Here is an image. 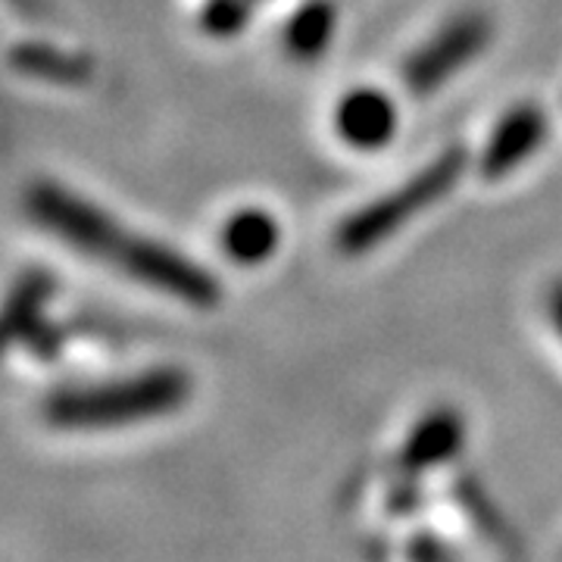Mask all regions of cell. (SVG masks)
Wrapping results in <instances>:
<instances>
[{"instance_id": "obj_1", "label": "cell", "mask_w": 562, "mask_h": 562, "mask_svg": "<svg viewBox=\"0 0 562 562\" xmlns=\"http://www.w3.org/2000/svg\"><path fill=\"white\" fill-rule=\"evenodd\" d=\"M25 210H29V220L41 225L44 232H50L57 241L160 294H169L191 306L220 303V281L210 269H203L191 257H184L166 244L122 228L106 210L72 194L57 181L29 184Z\"/></svg>"}, {"instance_id": "obj_2", "label": "cell", "mask_w": 562, "mask_h": 562, "mask_svg": "<svg viewBox=\"0 0 562 562\" xmlns=\"http://www.w3.org/2000/svg\"><path fill=\"white\" fill-rule=\"evenodd\" d=\"M191 397V379L179 366L147 369L128 379L103 384L63 387L44 401V419L66 431L122 428L138 422L162 419L181 409Z\"/></svg>"}, {"instance_id": "obj_3", "label": "cell", "mask_w": 562, "mask_h": 562, "mask_svg": "<svg viewBox=\"0 0 562 562\" xmlns=\"http://www.w3.org/2000/svg\"><path fill=\"white\" fill-rule=\"evenodd\" d=\"M465 166H469V150L462 144L447 147L443 154H438L425 169L409 176L394 191H387L379 201L353 210L335 232L338 250L347 257H360L366 250L384 244L397 228L416 220L422 210H428L441 198H447L457 188V181L462 179Z\"/></svg>"}, {"instance_id": "obj_4", "label": "cell", "mask_w": 562, "mask_h": 562, "mask_svg": "<svg viewBox=\"0 0 562 562\" xmlns=\"http://www.w3.org/2000/svg\"><path fill=\"white\" fill-rule=\"evenodd\" d=\"M491 41V22L482 13H462L450 20L431 41L403 66V81L416 98H431L441 85L453 79L460 69L475 60Z\"/></svg>"}, {"instance_id": "obj_5", "label": "cell", "mask_w": 562, "mask_h": 562, "mask_svg": "<svg viewBox=\"0 0 562 562\" xmlns=\"http://www.w3.org/2000/svg\"><path fill=\"white\" fill-rule=\"evenodd\" d=\"M547 140V116L538 103H516L494 125L491 138L479 157L484 181H501L516 172L528 157H535Z\"/></svg>"}, {"instance_id": "obj_6", "label": "cell", "mask_w": 562, "mask_h": 562, "mask_svg": "<svg viewBox=\"0 0 562 562\" xmlns=\"http://www.w3.org/2000/svg\"><path fill=\"white\" fill-rule=\"evenodd\" d=\"M397 106L384 94L382 88L360 85L347 91L338 106H335V132L338 138L360 150V154H375L394 140L397 132Z\"/></svg>"}, {"instance_id": "obj_7", "label": "cell", "mask_w": 562, "mask_h": 562, "mask_svg": "<svg viewBox=\"0 0 562 562\" xmlns=\"http://www.w3.org/2000/svg\"><path fill=\"white\" fill-rule=\"evenodd\" d=\"M465 441V425L453 409H431L425 413L406 435L397 457V469L406 479L441 469L443 462L457 460Z\"/></svg>"}, {"instance_id": "obj_8", "label": "cell", "mask_w": 562, "mask_h": 562, "mask_svg": "<svg viewBox=\"0 0 562 562\" xmlns=\"http://www.w3.org/2000/svg\"><path fill=\"white\" fill-rule=\"evenodd\" d=\"M281 228L272 213L260 206L235 210L220 228L222 254L238 266H260L279 250Z\"/></svg>"}, {"instance_id": "obj_9", "label": "cell", "mask_w": 562, "mask_h": 562, "mask_svg": "<svg viewBox=\"0 0 562 562\" xmlns=\"http://www.w3.org/2000/svg\"><path fill=\"white\" fill-rule=\"evenodd\" d=\"M10 69L38 81H54V85H81L94 76V63L85 54L63 50L54 44L41 41H20L10 47Z\"/></svg>"}, {"instance_id": "obj_10", "label": "cell", "mask_w": 562, "mask_h": 562, "mask_svg": "<svg viewBox=\"0 0 562 562\" xmlns=\"http://www.w3.org/2000/svg\"><path fill=\"white\" fill-rule=\"evenodd\" d=\"M50 288H54V281L44 272H25L16 281V288L7 301V341L29 344V347H38L44 341L47 353H50V338H47L50 328L41 316L50 301Z\"/></svg>"}, {"instance_id": "obj_11", "label": "cell", "mask_w": 562, "mask_h": 562, "mask_svg": "<svg viewBox=\"0 0 562 562\" xmlns=\"http://www.w3.org/2000/svg\"><path fill=\"white\" fill-rule=\"evenodd\" d=\"M338 22L335 0H306L284 25V47L294 60H316L328 50Z\"/></svg>"}, {"instance_id": "obj_12", "label": "cell", "mask_w": 562, "mask_h": 562, "mask_svg": "<svg viewBox=\"0 0 562 562\" xmlns=\"http://www.w3.org/2000/svg\"><path fill=\"white\" fill-rule=\"evenodd\" d=\"M457 501H460L462 513L469 516V522L482 531L484 538L497 547H513V535L501 519V513L494 509V503L487 501V494L482 491V484L475 479H457Z\"/></svg>"}, {"instance_id": "obj_13", "label": "cell", "mask_w": 562, "mask_h": 562, "mask_svg": "<svg viewBox=\"0 0 562 562\" xmlns=\"http://www.w3.org/2000/svg\"><path fill=\"white\" fill-rule=\"evenodd\" d=\"M254 16L250 0H206L201 13V29L213 38H232Z\"/></svg>"}, {"instance_id": "obj_14", "label": "cell", "mask_w": 562, "mask_h": 562, "mask_svg": "<svg viewBox=\"0 0 562 562\" xmlns=\"http://www.w3.org/2000/svg\"><path fill=\"white\" fill-rule=\"evenodd\" d=\"M450 553L453 550L438 541V535H431V531H419L406 547V557H413V560H438V557H450Z\"/></svg>"}, {"instance_id": "obj_15", "label": "cell", "mask_w": 562, "mask_h": 562, "mask_svg": "<svg viewBox=\"0 0 562 562\" xmlns=\"http://www.w3.org/2000/svg\"><path fill=\"white\" fill-rule=\"evenodd\" d=\"M547 313H550V322H553V328H557L562 341V279L553 281V288L547 294Z\"/></svg>"}, {"instance_id": "obj_16", "label": "cell", "mask_w": 562, "mask_h": 562, "mask_svg": "<svg viewBox=\"0 0 562 562\" xmlns=\"http://www.w3.org/2000/svg\"><path fill=\"white\" fill-rule=\"evenodd\" d=\"M10 3H16L22 13H25V16H38L41 0H10Z\"/></svg>"}, {"instance_id": "obj_17", "label": "cell", "mask_w": 562, "mask_h": 562, "mask_svg": "<svg viewBox=\"0 0 562 562\" xmlns=\"http://www.w3.org/2000/svg\"><path fill=\"white\" fill-rule=\"evenodd\" d=\"M257 3H260V0H250V7H257Z\"/></svg>"}]
</instances>
